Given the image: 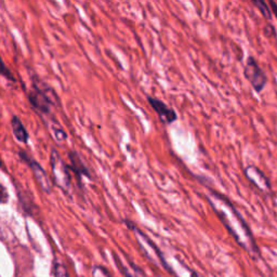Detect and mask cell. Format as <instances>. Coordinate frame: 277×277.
I'll return each instance as SVG.
<instances>
[{
    "instance_id": "9",
    "label": "cell",
    "mask_w": 277,
    "mask_h": 277,
    "mask_svg": "<svg viewBox=\"0 0 277 277\" xmlns=\"http://www.w3.org/2000/svg\"><path fill=\"white\" fill-rule=\"evenodd\" d=\"M11 127H12V132L15 136V138L23 144H26L29 138V133L27 131L26 127L23 124L21 118L17 115H14L11 118Z\"/></svg>"
},
{
    "instance_id": "2",
    "label": "cell",
    "mask_w": 277,
    "mask_h": 277,
    "mask_svg": "<svg viewBox=\"0 0 277 277\" xmlns=\"http://www.w3.org/2000/svg\"><path fill=\"white\" fill-rule=\"evenodd\" d=\"M50 164L52 169L53 186L62 190L65 194H69L72 187V170L68 164L62 159L57 150L51 151Z\"/></svg>"
},
{
    "instance_id": "16",
    "label": "cell",
    "mask_w": 277,
    "mask_h": 277,
    "mask_svg": "<svg viewBox=\"0 0 277 277\" xmlns=\"http://www.w3.org/2000/svg\"><path fill=\"white\" fill-rule=\"evenodd\" d=\"M268 5H270V7H271V10H272L273 14L275 15V18L277 19V3H275L274 0H271V2L268 3Z\"/></svg>"
},
{
    "instance_id": "14",
    "label": "cell",
    "mask_w": 277,
    "mask_h": 277,
    "mask_svg": "<svg viewBox=\"0 0 277 277\" xmlns=\"http://www.w3.org/2000/svg\"><path fill=\"white\" fill-rule=\"evenodd\" d=\"M92 277H112L110 272L107 271V268L104 266H96L94 268V273H92Z\"/></svg>"
},
{
    "instance_id": "3",
    "label": "cell",
    "mask_w": 277,
    "mask_h": 277,
    "mask_svg": "<svg viewBox=\"0 0 277 277\" xmlns=\"http://www.w3.org/2000/svg\"><path fill=\"white\" fill-rule=\"evenodd\" d=\"M18 156L20 157V159L23 161V163H25L30 170H32L38 186L41 188V190L45 194H50L52 192L53 183L50 180L44 169L41 167V165L38 163V161L32 155H30V154H28L24 150H19Z\"/></svg>"
},
{
    "instance_id": "11",
    "label": "cell",
    "mask_w": 277,
    "mask_h": 277,
    "mask_svg": "<svg viewBox=\"0 0 277 277\" xmlns=\"http://www.w3.org/2000/svg\"><path fill=\"white\" fill-rule=\"evenodd\" d=\"M252 4L255 5L259 11L261 12V14L263 15V18H265L266 20H272V10L271 8L267 6L266 3H264L263 0H253Z\"/></svg>"
},
{
    "instance_id": "12",
    "label": "cell",
    "mask_w": 277,
    "mask_h": 277,
    "mask_svg": "<svg viewBox=\"0 0 277 277\" xmlns=\"http://www.w3.org/2000/svg\"><path fill=\"white\" fill-rule=\"evenodd\" d=\"M53 275L55 277H68L66 266L62 263H56L53 266Z\"/></svg>"
},
{
    "instance_id": "1",
    "label": "cell",
    "mask_w": 277,
    "mask_h": 277,
    "mask_svg": "<svg viewBox=\"0 0 277 277\" xmlns=\"http://www.w3.org/2000/svg\"><path fill=\"white\" fill-rule=\"evenodd\" d=\"M27 99L33 109L42 116H48L53 106L60 105V99L55 89L37 76H33L32 89L27 92Z\"/></svg>"
},
{
    "instance_id": "4",
    "label": "cell",
    "mask_w": 277,
    "mask_h": 277,
    "mask_svg": "<svg viewBox=\"0 0 277 277\" xmlns=\"http://www.w3.org/2000/svg\"><path fill=\"white\" fill-rule=\"evenodd\" d=\"M244 76L250 82L253 90L258 94L263 91L267 83V77L264 71L260 67L257 60L253 57H248L244 69Z\"/></svg>"
},
{
    "instance_id": "5",
    "label": "cell",
    "mask_w": 277,
    "mask_h": 277,
    "mask_svg": "<svg viewBox=\"0 0 277 277\" xmlns=\"http://www.w3.org/2000/svg\"><path fill=\"white\" fill-rule=\"evenodd\" d=\"M148 102L151 105L152 109L155 111V113L158 115L159 119L164 122L166 125H171L173 122L178 119V114L172 107L168 106L165 102L161 101V100L148 96Z\"/></svg>"
},
{
    "instance_id": "10",
    "label": "cell",
    "mask_w": 277,
    "mask_h": 277,
    "mask_svg": "<svg viewBox=\"0 0 277 277\" xmlns=\"http://www.w3.org/2000/svg\"><path fill=\"white\" fill-rule=\"evenodd\" d=\"M114 259H115V262H116L117 267L119 268V271L126 277H144L143 271L140 267H137L134 263H132L131 267L129 268V267H126L124 264L120 262V260L118 259L117 255H114Z\"/></svg>"
},
{
    "instance_id": "15",
    "label": "cell",
    "mask_w": 277,
    "mask_h": 277,
    "mask_svg": "<svg viewBox=\"0 0 277 277\" xmlns=\"http://www.w3.org/2000/svg\"><path fill=\"white\" fill-rule=\"evenodd\" d=\"M2 188V195H0V199H2V204H7L8 199H9V196H8V193H7V190L4 186L0 187Z\"/></svg>"
},
{
    "instance_id": "8",
    "label": "cell",
    "mask_w": 277,
    "mask_h": 277,
    "mask_svg": "<svg viewBox=\"0 0 277 277\" xmlns=\"http://www.w3.org/2000/svg\"><path fill=\"white\" fill-rule=\"evenodd\" d=\"M18 198H19V207L27 215H34L35 210L37 209V206L34 202V198L32 194L29 193L27 190L19 189L17 191Z\"/></svg>"
},
{
    "instance_id": "13",
    "label": "cell",
    "mask_w": 277,
    "mask_h": 277,
    "mask_svg": "<svg viewBox=\"0 0 277 277\" xmlns=\"http://www.w3.org/2000/svg\"><path fill=\"white\" fill-rule=\"evenodd\" d=\"M2 76L5 77L6 79H8L9 81H12V82H17V78H15L14 75L12 74V72L10 71V68H8L5 64L4 61H2Z\"/></svg>"
},
{
    "instance_id": "7",
    "label": "cell",
    "mask_w": 277,
    "mask_h": 277,
    "mask_svg": "<svg viewBox=\"0 0 277 277\" xmlns=\"http://www.w3.org/2000/svg\"><path fill=\"white\" fill-rule=\"evenodd\" d=\"M210 193H211V194H212L215 198L219 199V201H221L222 203H224L227 207H229V209L233 211V213H234V215L236 217V219H237L238 221H240L241 225H242V227L245 229L246 234L248 235L249 240H250V243H251V246H252V249L255 250L256 252H258V253H259V249H258V247H257V244H256V242H255V238H253V236H252V233H251V230H250V228H249L248 224H247V223H246V221L244 220V218L242 217L241 213L236 210V208L233 206V204L229 202V199H228L227 197H225L224 195L220 194L219 192L214 191V190H212V189H210Z\"/></svg>"
},
{
    "instance_id": "6",
    "label": "cell",
    "mask_w": 277,
    "mask_h": 277,
    "mask_svg": "<svg viewBox=\"0 0 277 277\" xmlns=\"http://www.w3.org/2000/svg\"><path fill=\"white\" fill-rule=\"evenodd\" d=\"M68 158H69V168H71L72 172L75 174L77 178V181L81 186V178L84 176V178L92 179L91 172L89 170L88 166L84 164V161L81 159L80 155L76 151H69L68 152Z\"/></svg>"
}]
</instances>
